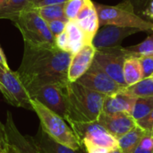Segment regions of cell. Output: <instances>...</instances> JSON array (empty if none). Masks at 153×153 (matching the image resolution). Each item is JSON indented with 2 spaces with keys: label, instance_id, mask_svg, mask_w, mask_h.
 <instances>
[{
  "label": "cell",
  "instance_id": "cell-1",
  "mask_svg": "<svg viewBox=\"0 0 153 153\" xmlns=\"http://www.w3.org/2000/svg\"><path fill=\"white\" fill-rule=\"evenodd\" d=\"M71 58L72 54L56 46L34 48L24 44L23 57L16 74L28 94L46 84H66Z\"/></svg>",
  "mask_w": 153,
  "mask_h": 153
},
{
  "label": "cell",
  "instance_id": "cell-2",
  "mask_svg": "<svg viewBox=\"0 0 153 153\" xmlns=\"http://www.w3.org/2000/svg\"><path fill=\"white\" fill-rule=\"evenodd\" d=\"M67 101L66 122L88 123L98 121L103 108L106 95L91 91L77 82L65 85Z\"/></svg>",
  "mask_w": 153,
  "mask_h": 153
},
{
  "label": "cell",
  "instance_id": "cell-3",
  "mask_svg": "<svg viewBox=\"0 0 153 153\" xmlns=\"http://www.w3.org/2000/svg\"><path fill=\"white\" fill-rule=\"evenodd\" d=\"M98 13L100 26L113 25L123 28L137 29L141 31L152 30L153 22L140 17L135 12L131 0H125L117 5L94 3Z\"/></svg>",
  "mask_w": 153,
  "mask_h": 153
},
{
  "label": "cell",
  "instance_id": "cell-4",
  "mask_svg": "<svg viewBox=\"0 0 153 153\" xmlns=\"http://www.w3.org/2000/svg\"><path fill=\"white\" fill-rule=\"evenodd\" d=\"M30 104L32 111L37 114L40 121V127L53 140L74 150L82 148L74 132L63 117L35 100L30 99Z\"/></svg>",
  "mask_w": 153,
  "mask_h": 153
},
{
  "label": "cell",
  "instance_id": "cell-5",
  "mask_svg": "<svg viewBox=\"0 0 153 153\" xmlns=\"http://www.w3.org/2000/svg\"><path fill=\"white\" fill-rule=\"evenodd\" d=\"M13 22L21 31L24 44L34 47H55V37L51 33L48 22L34 10L22 12Z\"/></svg>",
  "mask_w": 153,
  "mask_h": 153
},
{
  "label": "cell",
  "instance_id": "cell-6",
  "mask_svg": "<svg viewBox=\"0 0 153 153\" xmlns=\"http://www.w3.org/2000/svg\"><path fill=\"white\" fill-rule=\"evenodd\" d=\"M128 56L123 47L112 48L96 49L93 62L110 78H112L120 86L126 88L124 80L123 68L126 58Z\"/></svg>",
  "mask_w": 153,
  "mask_h": 153
},
{
  "label": "cell",
  "instance_id": "cell-7",
  "mask_svg": "<svg viewBox=\"0 0 153 153\" xmlns=\"http://www.w3.org/2000/svg\"><path fill=\"white\" fill-rule=\"evenodd\" d=\"M68 124L74 132L81 144L83 143H89L107 148L110 151L118 147L117 140L100 126L98 121L88 123L68 122Z\"/></svg>",
  "mask_w": 153,
  "mask_h": 153
},
{
  "label": "cell",
  "instance_id": "cell-8",
  "mask_svg": "<svg viewBox=\"0 0 153 153\" xmlns=\"http://www.w3.org/2000/svg\"><path fill=\"white\" fill-rule=\"evenodd\" d=\"M0 91L10 105L32 110L30 97L21 82L16 72L6 71L0 66Z\"/></svg>",
  "mask_w": 153,
  "mask_h": 153
},
{
  "label": "cell",
  "instance_id": "cell-9",
  "mask_svg": "<svg viewBox=\"0 0 153 153\" xmlns=\"http://www.w3.org/2000/svg\"><path fill=\"white\" fill-rule=\"evenodd\" d=\"M65 85L51 83L40 86L29 93L30 99L41 103L65 120L67 118V101Z\"/></svg>",
  "mask_w": 153,
  "mask_h": 153
},
{
  "label": "cell",
  "instance_id": "cell-10",
  "mask_svg": "<svg viewBox=\"0 0 153 153\" xmlns=\"http://www.w3.org/2000/svg\"><path fill=\"white\" fill-rule=\"evenodd\" d=\"M77 82L91 91L106 96L113 95L124 89V87L117 83L94 62L89 70L77 81Z\"/></svg>",
  "mask_w": 153,
  "mask_h": 153
},
{
  "label": "cell",
  "instance_id": "cell-11",
  "mask_svg": "<svg viewBox=\"0 0 153 153\" xmlns=\"http://www.w3.org/2000/svg\"><path fill=\"white\" fill-rule=\"evenodd\" d=\"M139 31L141 30L133 28H123L113 25L101 26L92 40V45L96 49L120 47L126 38Z\"/></svg>",
  "mask_w": 153,
  "mask_h": 153
},
{
  "label": "cell",
  "instance_id": "cell-12",
  "mask_svg": "<svg viewBox=\"0 0 153 153\" xmlns=\"http://www.w3.org/2000/svg\"><path fill=\"white\" fill-rule=\"evenodd\" d=\"M98 122L117 140L135 128L137 126L136 121L131 115L123 112L115 114H105L101 112Z\"/></svg>",
  "mask_w": 153,
  "mask_h": 153
},
{
  "label": "cell",
  "instance_id": "cell-13",
  "mask_svg": "<svg viewBox=\"0 0 153 153\" xmlns=\"http://www.w3.org/2000/svg\"><path fill=\"white\" fill-rule=\"evenodd\" d=\"M5 129L10 147L16 153H41L31 136L23 135L15 126L11 112L6 113Z\"/></svg>",
  "mask_w": 153,
  "mask_h": 153
},
{
  "label": "cell",
  "instance_id": "cell-14",
  "mask_svg": "<svg viewBox=\"0 0 153 153\" xmlns=\"http://www.w3.org/2000/svg\"><path fill=\"white\" fill-rule=\"evenodd\" d=\"M96 48L92 44H86L79 52L72 56L68 69V82H77L91 66Z\"/></svg>",
  "mask_w": 153,
  "mask_h": 153
},
{
  "label": "cell",
  "instance_id": "cell-15",
  "mask_svg": "<svg viewBox=\"0 0 153 153\" xmlns=\"http://www.w3.org/2000/svg\"><path fill=\"white\" fill-rule=\"evenodd\" d=\"M79 27L83 31L88 44H92V40L100 29V21L94 3L89 2L82 7L75 19Z\"/></svg>",
  "mask_w": 153,
  "mask_h": 153
},
{
  "label": "cell",
  "instance_id": "cell-16",
  "mask_svg": "<svg viewBox=\"0 0 153 153\" xmlns=\"http://www.w3.org/2000/svg\"><path fill=\"white\" fill-rule=\"evenodd\" d=\"M137 97L129 93L125 90L107 96L103 104L102 113L105 114H115V113H127L132 114Z\"/></svg>",
  "mask_w": 153,
  "mask_h": 153
},
{
  "label": "cell",
  "instance_id": "cell-17",
  "mask_svg": "<svg viewBox=\"0 0 153 153\" xmlns=\"http://www.w3.org/2000/svg\"><path fill=\"white\" fill-rule=\"evenodd\" d=\"M32 138L41 153H86L82 147L78 150H74L56 142L48 134H46L40 126L35 136Z\"/></svg>",
  "mask_w": 153,
  "mask_h": 153
},
{
  "label": "cell",
  "instance_id": "cell-18",
  "mask_svg": "<svg viewBox=\"0 0 153 153\" xmlns=\"http://www.w3.org/2000/svg\"><path fill=\"white\" fill-rule=\"evenodd\" d=\"M65 31L68 37V52L72 54V56L79 52L86 44H88L83 31L75 20L67 22Z\"/></svg>",
  "mask_w": 153,
  "mask_h": 153
},
{
  "label": "cell",
  "instance_id": "cell-19",
  "mask_svg": "<svg viewBox=\"0 0 153 153\" xmlns=\"http://www.w3.org/2000/svg\"><path fill=\"white\" fill-rule=\"evenodd\" d=\"M124 80L127 87L136 84L143 80V69L139 58L129 56L126 58L123 68Z\"/></svg>",
  "mask_w": 153,
  "mask_h": 153
},
{
  "label": "cell",
  "instance_id": "cell-20",
  "mask_svg": "<svg viewBox=\"0 0 153 153\" xmlns=\"http://www.w3.org/2000/svg\"><path fill=\"white\" fill-rule=\"evenodd\" d=\"M147 132L148 131L143 129L137 125L135 128L117 140L118 147L124 153H134Z\"/></svg>",
  "mask_w": 153,
  "mask_h": 153
},
{
  "label": "cell",
  "instance_id": "cell-21",
  "mask_svg": "<svg viewBox=\"0 0 153 153\" xmlns=\"http://www.w3.org/2000/svg\"><path fill=\"white\" fill-rule=\"evenodd\" d=\"M31 0H9L7 4L0 8V19L14 21L22 12L29 8Z\"/></svg>",
  "mask_w": 153,
  "mask_h": 153
},
{
  "label": "cell",
  "instance_id": "cell-22",
  "mask_svg": "<svg viewBox=\"0 0 153 153\" xmlns=\"http://www.w3.org/2000/svg\"><path fill=\"white\" fill-rule=\"evenodd\" d=\"M64 4H57V5H48L43 7H37V8H30L34 10L39 16H41L47 22H49L54 20H67L65 15ZM68 21V20H67Z\"/></svg>",
  "mask_w": 153,
  "mask_h": 153
},
{
  "label": "cell",
  "instance_id": "cell-23",
  "mask_svg": "<svg viewBox=\"0 0 153 153\" xmlns=\"http://www.w3.org/2000/svg\"><path fill=\"white\" fill-rule=\"evenodd\" d=\"M152 109L153 96L137 97L131 116L135 121H138V120L145 117Z\"/></svg>",
  "mask_w": 153,
  "mask_h": 153
},
{
  "label": "cell",
  "instance_id": "cell-24",
  "mask_svg": "<svg viewBox=\"0 0 153 153\" xmlns=\"http://www.w3.org/2000/svg\"><path fill=\"white\" fill-rule=\"evenodd\" d=\"M124 50L128 56L140 57L142 56L152 55L153 54V35L149 36L146 39L137 45L124 48Z\"/></svg>",
  "mask_w": 153,
  "mask_h": 153
},
{
  "label": "cell",
  "instance_id": "cell-25",
  "mask_svg": "<svg viewBox=\"0 0 153 153\" xmlns=\"http://www.w3.org/2000/svg\"><path fill=\"white\" fill-rule=\"evenodd\" d=\"M125 90L136 97L153 96V79H143L134 85L125 88Z\"/></svg>",
  "mask_w": 153,
  "mask_h": 153
},
{
  "label": "cell",
  "instance_id": "cell-26",
  "mask_svg": "<svg viewBox=\"0 0 153 153\" xmlns=\"http://www.w3.org/2000/svg\"><path fill=\"white\" fill-rule=\"evenodd\" d=\"M89 0H69L64 4L65 15L68 21L75 20L82 7Z\"/></svg>",
  "mask_w": 153,
  "mask_h": 153
},
{
  "label": "cell",
  "instance_id": "cell-27",
  "mask_svg": "<svg viewBox=\"0 0 153 153\" xmlns=\"http://www.w3.org/2000/svg\"><path fill=\"white\" fill-rule=\"evenodd\" d=\"M134 153H153V132H147Z\"/></svg>",
  "mask_w": 153,
  "mask_h": 153
},
{
  "label": "cell",
  "instance_id": "cell-28",
  "mask_svg": "<svg viewBox=\"0 0 153 153\" xmlns=\"http://www.w3.org/2000/svg\"><path fill=\"white\" fill-rule=\"evenodd\" d=\"M138 58L142 65L143 79L151 78L153 74V54L142 56Z\"/></svg>",
  "mask_w": 153,
  "mask_h": 153
},
{
  "label": "cell",
  "instance_id": "cell-29",
  "mask_svg": "<svg viewBox=\"0 0 153 153\" xmlns=\"http://www.w3.org/2000/svg\"><path fill=\"white\" fill-rule=\"evenodd\" d=\"M67 20H62V19H58V20H54L51 21L49 22H48V28L51 31V33L53 34L54 37L57 36L58 34L62 33L63 31L65 30V27H66V23H67Z\"/></svg>",
  "mask_w": 153,
  "mask_h": 153
},
{
  "label": "cell",
  "instance_id": "cell-30",
  "mask_svg": "<svg viewBox=\"0 0 153 153\" xmlns=\"http://www.w3.org/2000/svg\"><path fill=\"white\" fill-rule=\"evenodd\" d=\"M10 149L8 136L5 129V126L0 122V153L7 152Z\"/></svg>",
  "mask_w": 153,
  "mask_h": 153
},
{
  "label": "cell",
  "instance_id": "cell-31",
  "mask_svg": "<svg viewBox=\"0 0 153 153\" xmlns=\"http://www.w3.org/2000/svg\"><path fill=\"white\" fill-rule=\"evenodd\" d=\"M69 0H38L30 4L29 8H37V7H43L48 5H57V4H64ZM27 9V10H28Z\"/></svg>",
  "mask_w": 153,
  "mask_h": 153
},
{
  "label": "cell",
  "instance_id": "cell-32",
  "mask_svg": "<svg viewBox=\"0 0 153 153\" xmlns=\"http://www.w3.org/2000/svg\"><path fill=\"white\" fill-rule=\"evenodd\" d=\"M55 44L57 48L68 52V37L65 30L55 37Z\"/></svg>",
  "mask_w": 153,
  "mask_h": 153
},
{
  "label": "cell",
  "instance_id": "cell-33",
  "mask_svg": "<svg viewBox=\"0 0 153 153\" xmlns=\"http://www.w3.org/2000/svg\"><path fill=\"white\" fill-rule=\"evenodd\" d=\"M137 125L142 127L143 129L148 131V132H152L153 129V109L143 118L136 121Z\"/></svg>",
  "mask_w": 153,
  "mask_h": 153
},
{
  "label": "cell",
  "instance_id": "cell-34",
  "mask_svg": "<svg viewBox=\"0 0 153 153\" xmlns=\"http://www.w3.org/2000/svg\"><path fill=\"white\" fill-rule=\"evenodd\" d=\"M81 145L84 149L86 153H109L110 152V150H108L107 148L100 147V146L91 144L89 143H83Z\"/></svg>",
  "mask_w": 153,
  "mask_h": 153
},
{
  "label": "cell",
  "instance_id": "cell-35",
  "mask_svg": "<svg viewBox=\"0 0 153 153\" xmlns=\"http://www.w3.org/2000/svg\"><path fill=\"white\" fill-rule=\"evenodd\" d=\"M145 9H144V15H146L149 19L153 20V0L145 4Z\"/></svg>",
  "mask_w": 153,
  "mask_h": 153
},
{
  "label": "cell",
  "instance_id": "cell-36",
  "mask_svg": "<svg viewBox=\"0 0 153 153\" xmlns=\"http://www.w3.org/2000/svg\"><path fill=\"white\" fill-rule=\"evenodd\" d=\"M0 66L2 68H4V70L6 71H10V68L8 66V64H7V61H6V58H5V56L0 47Z\"/></svg>",
  "mask_w": 153,
  "mask_h": 153
},
{
  "label": "cell",
  "instance_id": "cell-37",
  "mask_svg": "<svg viewBox=\"0 0 153 153\" xmlns=\"http://www.w3.org/2000/svg\"><path fill=\"white\" fill-rule=\"evenodd\" d=\"M109 153H124V152H122V150H121L119 147H117V148H116V149H114V150L110 151Z\"/></svg>",
  "mask_w": 153,
  "mask_h": 153
},
{
  "label": "cell",
  "instance_id": "cell-38",
  "mask_svg": "<svg viewBox=\"0 0 153 153\" xmlns=\"http://www.w3.org/2000/svg\"><path fill=\"white\" fill-rule=\"evenodd\" d=\"M9 0H0V8L4 7Z\"/></svg>",
  "mask_w": 153,
  "mask_h": 153
},
{
  "label": "cell",
  "instance_id": "cell-39",
  "mask_svg": "<svg viewBox=\"0 0 153 153\" xmlns=\"http://www.w3.org/2000/svg\"><path fill=\"white\" fill-rule=\"evenodd\" d=\"M4 153H16V152H14V151H13V149L10 147V149H9L7 152H4Z\"/></svg>",
  "mask_w": 153,
  "mask_h": 153
},
{
  "label": "cell",
  "instance_id": "cell-40",
  "mask_svg": "<svg viewBox=\"0 0 153 153\" xmlns=\"http://www.w3.org/2000/svg\"><path fill=\"white\" fill-rule=\"evenodd\" d=\"M142 1H143V3H145V4H146V3H148V2H150V1H152V0H142Z\"/></svg>",
  "mask_w": 153,
  "mask_h": 153
},
{
  "label": "cell",
  "instance_id": "cell-41",
  "mask_svg": "<svg viewBox=\"0 0 153 153\" xmlns=\"http://www.w3.org/2000/svg\"><path fill=\"white\" fill-rule=\"evenodd\" d=\"M35 1H38V0H31V2H30V3H32V2H35Z\"/></svg>",
  "mask_w": 153,
  "mask_h": 153
},
{
  "label": "cell",
  "instance_id": "cell-42",
  "mask_svg": "<svg viewBox=\"0 0 153 153\" xmlns=\"http://www.w3.org/2000/svg\"><path fill=\"white\" fill-rule=\"evenodd\" d=\"M151 78H152V79H153V74H152V77H151Z\"/></svg>",
  "mask_w": 153,
  "mask_h": 153
},
{
  "label": "cell",
  "instance_id": "cell-43",
  "mask_svg": "<svg viewBox=\"0 0 153 153\" xmlns=\"http://www.w3.org/2000/svg\"><path fill=\"white\" fill-rule=\"evenodd\" d=\"M152 31H153V28H152Z\"/></svg>",
  "mask_w": 153,
  "mask_h": 153
},
{
  "label": "cell",
  "instance_id": "cell-44",
  "mask_svg": "<svg viewBox=\"0 0 153 153\" xmlns=\"http://www.w3.org/2000/svg\"><path fill=\"white\" fill-rule=\"evenodd\" d=\"M152 132H153V129H152Z\"/></svg>",
  "mask_w": 153,
  "mask_h": 153
}]
</instances>
